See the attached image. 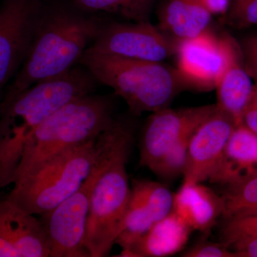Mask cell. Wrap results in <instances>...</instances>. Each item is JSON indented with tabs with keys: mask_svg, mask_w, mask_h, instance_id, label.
<instances>
[{
	"mask_svg": "<svg viewBox=\"0 0 257 257\" xmlns=\"http://www.w3.org/2000/svg\"><path fill=\"white\" fill-rule=\"evenodd\" d=\"M217 109L216 104L180 109L168 107L152 113L140 143V165L151 170L175 144L194 133Z\"/></svg>",
	"mask_w": 257,
	"mask_h": 257,
	"instance_id": "obj_10",
	"label": "cell"
},
{
	"mask_svg": "<svg viewBox=\"0 0 257 257\" xmlns=\"http://www.w3.org/2000/svg\"><path fill=\"white\" fill-rule=\"evenodd\" d=\"M135 141V126L124 117L114 118L96 139L97 176L84 241L91 257L109 255L122 229L131 193L126 165Z\"/></svg>",
	"mask_w": 257,
	"mask_h": 257,
	"instance_id": "obj_1",
	"label": "cell"
},
{
	"mask_svg": "<svg viewBox=\"0 0 257 257\" xmlns=\"http://www.w3.org/2000/svg\"><path fill=\"white\" fill-rule=\"evenodd\" d=\"M221 226V242L230 246L241 239L257 238V212L224 219Z\"/></svg>",
	"mask_w": 257,
	"mask_h": 257,
	"instance_id": "obj_23",
	"label": "cell"
},
{
	"mask_svg": "<svg viewBox=\"0 0 257 257\" xmlns=\"http://www.w3.org/2000/svg\"><path fill=\"white\" fill-rule=\"evenodd\" d=\"M231 0H201L211 15H226Z\"/></svg>",
	"mask_w": 257,
	"mask_h": 257,
	"instance_id": "obj_29",
	"label": "cell"
},
{
	"mask_svg": "<svg viewBox=\"0 0 257 257\" xmlns=\"http://www.w3.org/2000/svg\"><path fill=\"white\" fill-rule=\"evenodd\" d=\"M43 0H3L0 5V91L23 67L31 50Z\"/></svg>",
	"mask_w": 257,
	"mask_h": 257,
	"instance_id": "obj_8",
	"label": "cell"
},
{
	"mask_svg": "<svg viewBox=\"0 0 257 257\" xmlns=\"http://www.w3.org/2000/svg\"><path fill=\"white\" fill-rule=\"evenodd\" d=\"M172 211L192 231L206 234L222 216L224 202L222 197L200 182H183L182 187L174 194Z\"/></svg>",
	"mask_w": 257,
	"mask_h": 257,
	"instance_id": "obj_16",
	"label": "cell"
},
{
	"mask_svg": "<svg viewBox=\"0 0 257 257\" xmlns=\"http://www.w3.org/2000/svg\"><path fill=\"white\" fill-rule=\"evenodd\" d=\"M96 139L60 152L17 179L8 199L34 215L57 207L77 192L90 175Z\"/></svg>",
	"mask_w": 257,
	"mask_h": 257,
	"instance_id": "obj_6",
	"label": "cell"
},
{
	"mask_svg": "<svg viewBox=\"0 0 257 257\" xmlns=\"http://www.w3.org/2000/svg\"><path fill=\"white\" fill-rule=\"evenodd\" d=\"M105 22L73 3L44 4L36 36L23 67L2 100L37 83L65 74L79 64Z\"/></svg>",
	"mask_w": 257,
	"mask_h": 257,
	"instance_id": "obj_2",
	"label": "cell"
},
{
	"mask_svg": "<svg viewBox=\"0 0 257 257\" xmlns=\"http://www.w3.org/2000/svg\"><path fill=\"white\" fill-rule=\"evenodd\" d=\"M98 82L92 74L77 64L65 74L42 81L18 95L0 103V137L26 146L37 128L64 104L93 94Z\"/></svg>",
	"mask_w": 257,
	"mask_h": 257,
	"instance_id": "obj_5",
	"label": "cell"
},
{
	"mask_svg": "<svg viewBox=\"0 0 257 257\" xmlns=\"http://www.w3.org/2000/svg\"><path fill=\"white\" fill-rule=\"evenodd\" d=\"M245 67L257 84V35L247 37L243 44Z\"/></svg>",
	"mask_w": 257,
	"mask_h": 257,
	"instance_id": "obj_26",
	"label": "cell"
},
{
	"mask_svg": "<svg viewBox=\"0 0 257 257\" xmlns=\"http://www.w3.org/2000/svg\"><path fill=\"white\" fill-rule=\"evenodd\" d=\"M176 40L149 22L104 24L88 50L147 62H163L175 55Z\"/></svg>",
	"mask_w": 257,
	"mask_h": 257,
	"instance_id": "obj_9",
	"label": "cell"
},
{
	"mask_svg": "<svg viewBox=\"0 0 257 257\" xmlns=\"http://www.w3.org/2000/svg\"><path fill=\"white\" fill-rule=\"evenodd\" d=\"M192 230L173 211L157 221L120 256L162 257L180 251L187 244Z\"/></svg>",
	"mask_w": 257,
	"mask_h": 257,
	"instance_id": "obj_17",
	"label": "cell"
},
{
	"mask_svg": "<svg viewBox=\"0 0 257 257\" xmlns=\"http://www.w3.org/2000/svg\"><path fill=\"white\" fill-rule=\"evenodd\" d=\"M221 197L224 219L257 212V175L241 183L229 186Z\"/></svg>",
	"mask_w": 257,
	"mask_h": 257,
	"instance_id": "obj_20",
	"label": "cell"
},
{
	"mask_svg": "<svg viewBox=\"0 0 257 257\" xmlns=\"http://www.w3.org/2000/svg\"><path fill=\"white\" fill-rule=\"evenodd\" d=\"M135 184L151 208L157 222L172 211L174 194L164 184L145 179H135Z\"/></svg>",
	"mask_w": 257,
	"mask_h": 257,
	"instance_id": "obj_21",
	"label": "cell"
},
{
	"mask_svg": "<svg viewBox=\"0 0 257 257\" xmlns=\"http://www.w3.org/2000/svg\"><path fill=\"white\" fill-rule=\"evenodd\" d=\"M192 135L184 137L175 144L154 166L152 172L167 181L173 180L179 175H183L189 144Z\"/></svg>",
	"mask_w": 257,
	"mask_h": 257,
	"instance_id": "obj_22",
	"label": "cell"
},
{
	"mask_svg": "<svg viewBox=\"0 0 257 257\" xmlns=\"http://www.w3.org/2000/svg\"><path fill=\"white\" fill-rule=\"evenodd\" d=\"M227 37L202 32L192 38L177 40V69L184 85L199 90L215 89L226 62Z\"/></svg>",
	"mask_w": 257,
	"mask_h": 257,
	"instance_id": "obj_11",
	"label": "cell"
},
{
	"mask_svg": "<svg viewBox=\"0 0 257 257\" xmlns=\"http://www.w3.org/2000/svg\"><path fill=\"white\" fill-rule=\"evenodd\" d=\"M226 19L238 28L257 26V0H231Z\"/></svg>",
	"mask_w": 257,
	"mask_h": 257,
	"instance_id": "obj_24",
	"label": "cell"
},
{
	"mask_svg": "<svg viewBox=\"0 0 257 257\" xmlns=\"http://www.w3.org/2000/svg\"><path fill=\"white\" fill-rule=\"evenodd\" d=\"M157 17V27L176 41L207 31L212 18L201 0H162Z\"/></svg>",
	"mask_w": 257,
	"mask_h": 257,
	"instance_id": "obj_18",
	"label": "cell"
},
{
	"mask_svg": "<svg viewBox=\"0 0 257 257\" xmlns=\"http://www.w3.org/2000/svg\"><path fill=\"white\" fill-rule=\"evenodd\" d=\"M1 101H2V98H1V96H0V103H1Z\"/></svg>",
	"mask_w": 257,
	"mask_h": 257,
	"instance_id": "obj_30",
	"label": "cell"
},
{
	"mask_svg": "<svg viewBox=\"0 0 257 257\" xmlns=\"http://www.w3.org/2000/svg\"><path fill=\"white\" fill-rule=\"evenodd\" d=\"M0 257H50L41 221L8 197L0 200Z\"/></svg>",
	"mask_w": 257,
	"mask_h": 257,
	"instance_id": "obj_13",
	"label": "cell"
},
{
	"mask_svg": "<svg viewBox=\"0 0 257 257\" xmlns=\"http://www.w3.org/2000/svg\"><path fill=\"white\" fill-rule=\"evenodd\" d=\"M230 248L237 257H257V238L239 240L233 243Z\"/></svg>",
	"mask_w": 257,
	"mask_h": 257,
	"instance_id": "obj_28",
	"label": "cell"
},
{
	"mask_svg": "<svg viewBox=\"0 0 257 257\" xmlns=\"http://www.w3.org/2000/svg\"><path fill=\"white\" fill-rule=\"evenodd\" d=\"M236 126L234 120L218 107L198 126L189 142L184 182L201 183L210 179Z\"/></svg>",
	"mask_w": 257,
	"mask_h": 257,
	"instance_id": "obj_12",
	"label": "cell"
},
{
	"mask_svg": "<svg viewBox=\"0 0 257 257\" xmlns=\"http://www.w3.org/2000/svg\"><path fill=\"white\" fill-rule=\"evenodd\" d=\"M242 124L257 135V84H256L253 86L252 94L243 111Z\"/></svg>",
	"mask_w": 257,
	"mask_h": 257,
	"instance_id": "obj_27",
	"label": "cell"
},
{
	"mask_svg": "<svg viewBox=\"0 0 257 257\" xmlns=\"http://www.w3.org/2000/svg\"><path fill=\"white\" fill-rule=\"evenodd\" d=\"M240 52L237 42L228 35L226 62L215 87L218 109L234 120L236 126L242 124L243 111L254 86Z\"/></svg>",
	"mask_w": 257,
	"mask_h": 257,
	"instance_id": "obj_14",
	"label": "cell"
},
{
	"mask_svg": "<svg viewBox=\"0 0 257 257\" xmlns=\"http://www.w3.org/2000/svg\"><path fill=\"white\" fill-rule=\"evenodd\" d=\"M96 176L94 163L90 175L77 192L39 215L46 233L50 257H91L84 241Z\"/></svg>",
	"mask_w": 257,
	"mask_h": 257,
	"instance_id": "obj_7",
	"label": "cell"
},
{
	"mask_svg": "<svg viewBox=\"0 0 257 257\" xmlns=\"http://www.w3.org/2000/svg\"><path fill=\"white\" fill-rule=\"evenodd\" d=\"M114 119L106 96L87 94L64 104L29 139L15 182L60 152L96 139Z\"/></svg>",
	"mask_w": 257,
	"mask_h": 257,
	"instance_id": "obj_4",
	"label": "cell"
},
{
	"mask_svg": "<svg viewBox=\"0 0 257 257\" xmlns=\"http://www.w3.org/2000/svg\"><path fill=\"white\" fill-rule=\"evenodd\" d=\"M184 257H237L226 243L203 241L194 245L185 251Z\"/></svg>",
	"mask_w": 257,
	"mask_h": 257,
	"instance_id": "obj_25",
	"label": "cell"
},
{
	"mask_svg": "<svg viewBox=\"0 0 257 257\" xmlns=\"http://www.w3.org/2000/svg\"><path fill=\"white\" fill-rule=\"evenodd\" d=\"M79 64L122 98L135 115L168 107L185 87L177 69L163 62L131 60L87 50Z\"/></svg>",
	"mask_w": 257,
	"mask_h": 257,
	"instance_id": "obj_3",
	"label": "cell"
},
{
	"mask_svg": "<svg viewBox=\"0 0 257 257\" xmlns=\"http://www.w3.org/2000/svg\"><path fill=\"white\" fill-rule=\"evenodd\" d=\"M257 175V135L244 125L236 126L210 179L229 186Z\"/></svg>",
	"mask_w": 257,
	"mask_h": 257,
	"instance_id": "obj_15",
	"label": "cell"
},
{
	"mask_svg": "<svg viewBox=\"0 0 257 257\" xmlns=\"http://www.w3.org/2000/svg\"><path fill=\"white\" fill-rule=\"evenodd\" d=\"M89 13L117 15L128 22H149L157 0H71Z\"/></svg>",
	"mask_w": 257,
	"mask_h": 257,
	"instance_id": "obj_19",
	"label": "cell"
}]
</instances>
